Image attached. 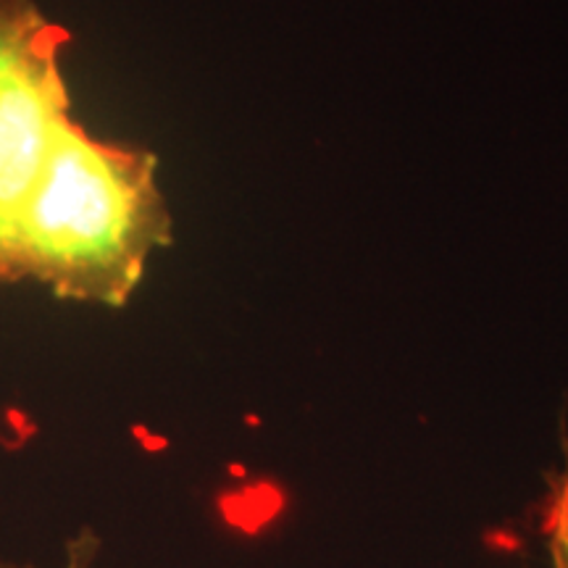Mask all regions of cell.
Listing matches in <instances>:
<instances>
[{"label":"cell","instance_id":"cell-1","mask_svg":"<svg viewBox=\"0 0 568 568\" xmlns=\"http://www.w3.org/2000/svg\"><path fill=\"white\" fill-rule=\"evenodd\" d=\"M155 155L69 122L21 213L13 282L55 297L122 308L155 251L172 243V213Z\"/></svg>","mask_w":568,"mask_h":568},{"label":"cell","instance_id":"cell-4","mask_svg":"<svg viewBox=\"0 0 568 568\" xmlns=\"http://www.w3.org/2000/svg\"><path fill=\"white\" fill-rule=\"evenodd\" d=\"M98 552H101V537H98L90 527H82L74 537L69 539L67 548H63V568H92L95 566ZM0 568H32V566H19V564H11V560H0Z\"/></svg>","mask_w":568,"mask_h":568},{"label":"cell","instance_id":"cell-3","mask_svg":"<svg viewBox=\"0 0 568 568\" xmlns=\"http://www.w3.org/2000/svg\"><path fill=\"white\" fill-rule=\"evenodd\" d=\"M545 535H548L552 568H568V474L552 487L548 516H545Z\"/></svg>","mask_w":568,"mask_h":568},{"label":"cell","instance_id":"cell-2","mask_svg":"<svg viewBox=\"0 0 568 568\" xmlns=\"http://www.w3.org/2000/svg\"><path fill=\"white\" fill-rule=\"evenodd\" d=\"M69 30L34 0H0V282H13L17 232L71 116Z\"/></svg>","mask_w":568,"mask_h":568}]
</instances>
